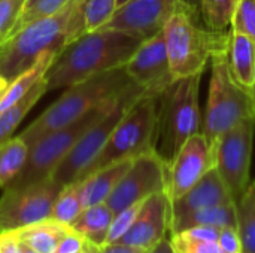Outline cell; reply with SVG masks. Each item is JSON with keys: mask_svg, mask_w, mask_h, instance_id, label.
<instances>
[{"mask_svg": "<svg viewBox=\"0 0 255 253\" xmlns=\"http://www.w3.org/2000/svg\"><path fill=\"white\" fill-rule=\"evenodd\" d=\"M18 253H37L36 251H33L31 248H28L25 243H22L21 242V246H19V251H18Z\"/></svg>", "mask_w": 255, "mask_h": 253, "instance_id": "40", "label": "cell"}, {"mask_svg": "<svg viewBox=\"0 0 255 253\" xmlns=\"http://www.w3.org/2000/svg\"><path fill=\"white\" fill-rule=\"evenodd\" d=\"M251 95H253V100H254V106H255V75H254V85H253V92H251Z\"/></svg>", "mask_w": 255, "mask_h": 253, "instance_id": "45", "label": "cell"}, {"mask_svg": "<svg viewBox=\"0 0 255 253\" xmlns=\"http://www.w3.org/2000/svg\"><path fill=\"white\" fill-rule=\"evenodd\" d=\"M146 253H151V251H148V252H146Z\"/></svg>", "mask_w": 255, "mask_h": 253, "instance_id": "46", "label": "cell"}, {"mask_svg": "<svg viewBox=\"0 0 255 253\" xmlns=\"http://www.w3.org/2000/svg\"><path fill=\"white\" fill-rule=\"evenodd\" d=\"M212 169L214 146L202 131L193 134L167 161L166 194L170 201L182 197Z\"/></svg>", "mask_w": 255, "mask_h": 253, "instance_id": "13", "label": "cell"}, {"mask_svg": "<svg viewBox=\"0 0 255 253\" xmlns=\"http://www.w3.org/2000/svg\"><path fill=\"white\" fill-rule=\"evenodd\" d=\"M238 209V233L242 242L244 253H255V210L251 189L247 186L241 198L236 201Z\"/></svg>", "mask_w": 255, "mask_h": 253, "instance_id": "27", "label": "cell"}, {"mask_svg": "<svg viewBox=\"0 0 255 253\" xmlns=\"http://www.w3.org/2000/svg\"><path fill=\"white\" fill-rule=\"evenodd\" d=\"M227 63L230 75L235 82L245 89L253 92L255 75V40L253 37L229 30L227 39Z\"/></svg>", "mask_w": 255, "mask_h": 253, "instance_id": "18", "label": "cell"}, {"mask_svg": "<svg viewBox=\"0 0 255 253\" xmlns=\"http://www.w3.org/2000/svg\"><path fill=\"white\" fill-rule=\"evenodd\" d=\"M137 88L140 86L128 76L126 66L93 75L66 88L63 95L37 116L19 136L30 148L39 137L63 128L88 112L115 101Z\"/></svg>", "mask_w": 255, "mask_h": 253, "instance_id": "3", "label": "cell"}, {"mask_svg": "<svg viewBox=\"0 0 255 253\" xmlns=\"http://www.w3.org/2000/svg\"><path fill=\"white\" fill-rule=\"evenodd\" d=\"M130 0H117V9L118 7H121L123 4H126V3H128Z\"/></svg>", "mask_w": 255, "mask_h": 253, "instance_id": "44", "label": "cell"}, {"mask_svg": "<svg viewBox=\"0 0 255 253\" xmlns=\"http://www.w3.org/2000/svg\"><path fill=\"white\" fill-rule=\"evenodd\" d=\"M114 219V212L106 203H99L85 207L79 216L69 225L94 246L106 245L109 227Z\"/></svg>", "mask_w": 255, "mask_h": 253, "instance_id": "21", "label": "cell"}, {"mask_svg": "<svg viewBox=\"0 0 255 253\" xmlns=\"http://www.w3.org/2000/svg\"><path fill=\"white\" fill-rule=\"evenodd\" d=\"M7 86H9V82H7L6 79H3V78L0 76V98H1V97H3V94L6 92Z\"/></svg>", "mask_w": 255, "mask_h": 253, "instance_id": "39", "label": "cell"}, {"mask_svg": "<svg viewBox=\"0 0 255 253\" xmlns=\"http://www.w3.org/2000/svg\"><path fill=\"white\" fill-rule=\"evenodd\" d=\"M248 188L251 189V192H253V198H254V210H255V180L253 182H250L248 183Z\"/></svg>", "mask_w": 255, "mask_h": 253, "instance_id": "41", "label": "cell"}, {"mask_svg": "<svg viewBox=\"0 0 255 253\" xmlns=\"http://www.w3.org/2000/svg\"><path fill=\"white\" fill-rule=\"evenodd\" d=\"M76 253H91V249H90V243L85 240V246L79 251V252H76Z\"/></svg>", "mask_w": 255, "mask_h": 253, "instance_id": "42", "label": "cell"}, {"mask_svg": "<svg viewBox=\"0 0 255 253\" xmlns=\"http://www.w3.org/2000/svg\"><path fill=\"white\" fill-rule=\"evenodd\" d=\"M117 10V0H84L82 12L87 31L103 28Z\"/></svg>", "mask_w": 255, "mask_h": 253, "instance_id": "29", "label": "cell"}, {"mask_svg": "<svg viewBox=\"0 0 255 253\" xmlns=\"http://www.w3.org/2000/svg\"><path fill=\"white\" fill-rule=\"evenodd\" d=\"M245 119L255 121L254 100L232 78L226 46L211 58V84L202 133L214 145L220 136Z\"/></svg>", "mask_w": 255, "mask_h": 253, "instance_id": "6", "label": "cell"}, {"mask_svg": "<svg viewBox=\"0 0 255 253\" xmlns=\"http://www.w3.org/2000/svg\"><path fill=\"white\" fill-rule=\"evenodd\" d=\"M137 89H140V88H137ZM120 98L88 112L82 118L76 119L75 122H72L63 128L54 130V131L39 137L33 145H30L28 157H27V161H25L22 170L15 177V180L6 188H21V186H27V185L36 183V182H42L45 179H51L54 170L66 158V155L72 151V148L76 145V142L81 139V136L93 124H96L100 118H103Z\"/></svg>", "mask_w": 255, "mask_h": 253, "instance_id": "8", "label": "cell"}, {"mask_svg": "<svg viewBox=\"0 0 255 253\" xmlns=\"http://www.w3.org/2000/svg\"><path fill=\"white\" fill-rule=\"evenodd\" d=\"M46 84L43 78L27 92L22 98H19L16 103L0 112V142H4L6 139L12 137L21 121L25 118V115L33 109V106L40 100V97L46 92Z\"/></svg>", "mask_w": 255, "mask_h": 253, "instance_id": "25", "label": "cell"}, {"mask_svg": "<svg viewBox=\"0 0 255 253\" xmlns=\"http://www.w3.org/2000/svg\"><path fill=\"white\" fill-rule=\"evenodd\" d=\"M145 39L114 28L87 31L66 45L43 75L48 91L69 88L93 75L127 64Z\"/></svg>", "mask_w": 255, "mask_h": 253, "instance_id": "1", "label": "cell"}, {"mask_svg": "<svg viewBox=\"0 0 255 253\" xmlns=\"http://www.w3.org/2000/svg\"><path fill=\"white\" fill-rule=\"evenodd\" d=\"M36 1H37V0H27V1H25V7H24V10H25V9H28L30 6H33Z\"/></svg>", "mask_w": 255, "mask_h": 253, "instance_id": "43", "label": "cell"}, {"mask_svg": "<svg viewBox=\"0 0 255 253\" xmlns=\"http://www.w3.org/2000/svg\"><path fill=\"white\" fill-rule=\"evenodd\" d=\"M167 233H170V198L161 191L143 201L133 225L117 243L151 251L166 239Z\"/></svg>", "mask_w": 255, "mask_h": 253, "instance_id": "16", "label": "cell"}, {"mask_svg": "<svg viewBox=\"0 0 255 253\" xmlns=\"http://www.w3.org/2000/svg\"><path fill=\"white\" fill-rule=\"evenodd\" d=\"M72 1H75V0H37L33 6H30L28 9H25L21 13L12 34H15L21 27H24L25 24H28V22H31L34 19L45 18V16H49V15H54V13L60 12L61 9L69 6Z\"/></svg>", "mask_w": 255, "mask_h": 253, "instance_id": "31", "label": "cell"}, {"mask_svg": "<svg viewBox=\"0 0 255 253\" xmlns=\"http://www.w3.org/2000/svg\"><path fill=\"white\" fill-rule=\"evenodd\" d=\"M191 227H215L227 228L238 227V209L236 203L205 207L200 210L190 212L187 215L170 219V234L178 233Z\"/></svg>", "mask_w": 255, "mask_h": 253, "instance_id": "20", "label": "cell"}, {"mask_svg": "<svg viewBox=\"0 0 255 253\" xmlns=\"http://www.w3.org/2000/svg\"><path fill=\"white\" fill-rule=\"evenodd\" d=\"M128 76L148 95H161L175 81L163 31L145 39L126 64Z\"/></svg>", "mask_w": 255, "mask_h": 253, "instance_id": "14", "label": "cell"}, {"mask_svg": "<svg viewBox=\"0 0 255 253\" xmlns=\"http://www.w3.org/2000/svg\"><path fill=\"white\" fill-rule=\"evenodd\" d=\"M151 253H173L169 239H167V237L163 239L157 246H154V248L151 249Z\"/></svg>", "mask_w": 255, "mask_h": 253, "instance_id": "38", "label": "cell"}, {"mask_svg": "<svg viewBox=\"0 0 255 253\" xmlns=\"http://www.w3.org/2000/svg\"><path fill=\"white\" fill-rule=\"evenodd\" d=\"M161 31L175 79L203 73L229 39V31H212L200 25L196 9L185 0L178 3Z\"/></svg>", "mask_w": 255, "mask_h": 253, "instance_id": "4", "label": "cell"}, {"mask_svg": "<svg viewBox=\"0 0 255 253\" xmlns=\"http://www.w3.org/2000/svg\"><path fill=\"white\" fill-rule=\"evenodd\" d=\"M238 0H202L200 13L205 25L212 31L230 28L233 10Z\"/></svg>", "mask_w": 255, "mask_h": 253, "instance_id": "28", "label": "cell"}, {"mask_svg": "<svg viewBox=\"0 0 255 253\" xmlns=\"http://www.w3.org/2000/svg\"><path fill=\"white\" fill-rule=\"evenodd\" d=\"M61 188L52 179L21 188H4L0 197V233L48 219Z\"/></svg>", "mask_w": 255, "mask_h": 253, "instance_id": "11", "label": "cell"}, {"mask_svg": "<svg viewBox=\"0 0 255 253\" xmlns=\"http://www.w3.org/2000/svg\"><path fill=\"white\" fill-rule=\"evenodd\" d=\"M28 149L21 136H12L0 142V189L9 186L19 174L27 161Z\"/></svg>", "mask_w": 255, "mask_h": 253, "instance_id": "24", "label": "cell"}, {"mask_svg": "<svg viewBox=\"0 0 255 253\" xmlns=\"http://www.w3.org/2000/svg\"><path fill=\"white\" fill-rule=\"evenodd\" d=\"M236 203L215 169L209 170L182 197L170 201V219L205 207Z\"/></svg>", "mask_w": 255, "mask_h": 253, "instance_id": "17", "label": "cell"}, {"mask_svg": "<svg viewBox=\"0 0 255 253\" xmlns=\"http://www.w3.org/2000/svg\"><path fill=\"white\" fill-rule=\"evenodd\" d=\"M218 245L221 246L224 253H244L238 228L233 227L221 228L218 236Z\"/></svg>", "mask_w": 255, "mask_h": 253, "instance_id": "35", "label": "cell"}, {"mask_svg": "<svg viewBox=\"0 0 255 253\" xmlns=\"http://www.w3.org/2000/svg\"><path fill=\"white\" fill-rule=\"evenodd\" d=\"M13 231H16V236L22 243L37 253H54L61 239L70 231V227L45 219Z\"/></svg>", "mask_w": 255, "mask_h": 253, "instance_id": "22", "label": "cell"}, {"mask_svg": "<svg viewBox=\"0 0 255 253\" xmlns=\"http://www.w3.org/2000/svg\"><path fill=\"white\" fill-rule=\"evenodd\" d=\"M181 0H130L118 7L103 28H114L149 39L160 33Z\"/></svg>", "mask_w": 255, "mask_h": 253, "instance_id": "15", "label": "cell"}, {"mask_svg": "<svg viewBox=\"0 0 255 253\" xmlns=\"http://www.w3.org/2000/svg\"><path fill=\"white\" fill-rule=\"evenodd\" d=\"M200 79L202 73L175 79L158 97L155 151L166 161L178 152L188 137L202 131Z\"/></svg>", "mask_w": 255, "mask_h": 253, "instance_id": "5", "label": "cell"}, {"mask_svg": "<svg viewBox=\"0 0 255 253\" xmlns=\"http://www.w3.org/2000/svg\"><path fill=\"white\" fill-rule=\"evenodd\" d=\"M173 253H224L218 242L191 240L179 233H173L169 237Z\"/></svg>", "mask_w": 255, "mask_h": 253, "instance_id": "34", "label": "cell"}, {"mask_svg": "<svg viewBox=\"0 0 255 253\" xmlns=\"http://www.w3.org/2000/svg\"><path fill=\"white\" fill-rule=\"evenodd\" d=\"M82 1L75 0L60 12L34 19L0 45V76L9 84L30 69L46 51L60 52L87 33Z\"/></svg>", "mask_w": 255, "mask_h": 253, "instance_id": "2", "label": "cell"}, {"mask_svg": "<svg viewBox=\"0 0 255 253\" xmlns=\"http://www.w3.org/2000/svg\"><path fill=\"white\" fill-rule=\"evenodd\" d=\"M230 30L236 33L247 34L255 40V0H238Z\"/></svg>", "mask_w": 255, "mask_h": 253, "instance_id": "30", "label": "cell"}, {"mask_svg": "<svg viewBox=\"0 0 255 253\" xmlns=\"http://www.w3.org/2000/svg\"><path fill=\"white\" fill-rule=\"evenodd\" d=\"M143 94V89H134L123 95L103 118H100L81 136L72 151L54 170L51 179L61 186L81 180L94 160L100 155L118 121L123 118L127 109Z\"/></svg>", "mask_w": 255, "mask_h": 253, "instance_id": "9", "label": "cell"}, {"mask_svg": "<svg viewBox=\"0 0 255 253\" xmlns=\"http://www.w3.org/2000/svg\"><path fill=\"white\" fill-rule=\"evenodd\" d=\"M27 0H1L0 1V45L6 42L24 12Z\"/></svg>", "mask_w": 255, "mask_h": 253, "instance_id": "32", "label": "cell"}, {"mask_svg": "<svg viewBox=\"0 0 255 253\" xmlns=\"http://www.w3.org/2000/svg\"><path fill=\"white\" fill-rule=\"evenodd\" d=\"M82 210H84V206H82V198H81V182L76 180L61 188V191L58 192L54 201V206L48 219L64 224V225H70L79 216Z\"/></svg>", "mask_w": 255, "mask_h": 253, "instance_id": "26", "label": "cell"}, {"mask_svg": "<svg viewBox=\"0 0 255 253\" xmlns=\"http://www.w3.org/2000/svg\"><path fill=\"white\" fill-rule=\"evenodd\" d=\"M55 57H57V52L46 51L37 57L36 63L30 69H27L25 72H22L21 75L16 76L9 84L6 92L0 98V112H3L4 109H7L13 103H16L19 98H22L27 92H30V89L43 78L45 72L48 70V67L51 66V63L54 61Z\"/></svg>", "mask_w": 255, "mask_h": 253, "instance_id": "23", "label": "cell"}, {"mask_svg": "<svg viewBox=\"0 0 255 253\" xmlns=\"http://www.w3.org/2000/svg\"><path fill=\"white\" fill-rule=\"evenodd\" d=\"M166 185L167 161L152 149L133 158L131 166L106 200V204L115 215L131 204L140 203L157 192L166 191Z\"/></svg>", "mask_w": 255, "mask_h": 253, "instance_id": "12", "label": "cell"}, {"mask_svg": "<svg viewBox=\"0 0 255 253\" xmlns=\"http://www.w3.org/2000/svg\"><path fill=\"white\" fill-rule=\"evenodd\" d=\"M158 97L143 94L127 109V112L115 125L100 155L94 160L82 179L112 163L133 160L155 149Z\"/></svg>", "mask_w": 255, "mask_h": 253, "instance_id": "7", "label": "cell"}, {"mask_svg": "<svg viewBox=\"0 0 255 253\" xmlns=\"http://www.w3.org/2000/svg\"><path fill=\"white\" fill-rule=\"evenodd\" d=\"M145 201V200H143ZM143 201L140 203H136V204H131L126 209H123L121 212L115 213L114 215V219H112V224L109 227V233H108V239H106V245H111V243H117L128 230L130 227L133 225Z\"/></svg>", "mask_w": 255, "mask_h": 253, "instance_id": "33", "label": "cell"}, {"mask_svg": "<svg viewBox=\"0 0 255 253\" xmlns=\"http://www.w3.org/2000/svg\"><path fill=\"white\" fill-rule=\"evenodd\" d=\"M133 160H121L102 167L81 179V198L84 209L93 204L106 203L115 186L126 174Z\"/></svg>", "mask_w": 255, "mask_h": 253, "instance_id": "19", "label": "cell"}, {"mask_svg": "<svg viewBox=\"0 0 255 253\" xmlns=\"http://www.w3.org/2000/svg\"><path fill=\"white\" fill-rule=\"evenodd\" d=\"M91 253H146L148 251L133 248V246H126L121 243H111V245H103V246H94L90 243Z\"/></svg>", "mask_w": 255, "mask_h": 253, "instance_id": "37", "label": "cell"}, {"mask_svg": "<svg viewBox=\"0 0 255 253\" xmlns=\"http://www.w3.org/2000/svg\"><path fill=\"white\" fill-rule=\"evenodd\" d=\"M254 130V119H245L220 136L212 145L214 169L235 201L241 198L250 183Z\"/></svg>", "mask_w": 255, "mask_h": 253, "instance_id": "10", "label": "cell"}, {"mask_svg": "<svg viewBox=\"0 0 255 253\" xmlns=\"http://www.w3.org/2000/svg\"><path fill=\"white\" fill-rule=\"evenodd\" d=\"M84 246H85V239L70 228V231L58 243L54 253H76L79 252Z\"/></svg>", "mask_w": 255, "mask_h": 253, "instance_id": "36", "label": "cell"}, {"mask_svg": "<svg viewBox=\"0 0 255 253\" xmlns=\"http://www.w3.org/2000/svg\"><path fill=\"white\" fill-rule=\"evenodd\" d=\"M0 1H1V0H0Z\"/></svg>", "mask_w": 255, "mask_h": 253, "instance_id": "47", "label": "cell"}]
</instances>
